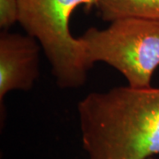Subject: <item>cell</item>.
Wrapping results in <instances>:
<instances>
[{"instance_id":"cell-2","label":"cell","mask_w":159,"mask_h":159,"mask_svg":"<svg viewBox=\"0 0 159 159\" xmlns=\"http://www.w3.org/2000/svg\"><path fill=\"white\" fill-rule=\"evenodd\" d=\"M19 23L39 43L60 89H74L85 84L92 67L81 43L70 29L74 11L97 8L98 0H18Z\"/></svg>"},{"instance_id":"cell-6","label":"cell","mask_w":159,"mask_h":159,"mask_svg":"<svg viewBox=\"0 0 159 159\" xmlns=\"http://www.w3.org/2000/svg\"><path fill=\"white\" fill-rule=\"evenodd\" d=\"M20 9L18 0H0V28L8 30L19 22Z\"/></svg>"},{"instance_id":"cell-5","label":"cell","mask_w":159,"mask_h":159,"mask_svg":"<svg viewBox=\"0 0 159 159\" xmlns=\"http://www.w3.org/2000/svg\"><path fill=\"white\" fill-rule=\"evenodd\" d=\"M97 9L108 22L125 18L159 20V0H98Z\"/></svg>"},{"instance_id":"cell-4","label":"cell","mask_w":159,"mask_h":159,"mask_svg":"<svg viewBox=\"0 0 159 159\" xmlns=\"http://www.w3.org/2000/svg\"><path fill=\"white\" fill-rule=\"evenodd\" d=\"M39 43L26 33L2 30L0 34V107L5 110L9 92L28 91L34 86L40 74Z\"/></svg>"},{"instance_id":"cell-7","label":"cell","mask_w":159,"mask_h":159,"mask_svg":"<svg viewBox=\"0 0 159 159\" xmlns=\"http://www.w3.org/2000/svg\"><path fill=\"white\" fill-rule=\"evenodd\" d=\"M148 159H159L158 157H150V158Z\"/></svg>"},{"instance_id":"cell-1","label":"cell","mask_w":159,"mask_h":159,"mask_svg":"<svg viewBox=\"0 0 159 159\" xmlns=\"http://www.w3.org/2000/svg\"><path fill=\"white\" fill-rule=\"evenodd\" d=\"M77 111L89 159L159 156V88L127 85L92 92L80 101Z\"/></svg>"},{"instance_id":"cell-3","label":"cell","mask_w":159,"mask_h":159,"mask_svg":"<svg viewBox=\"0 0 159 159\" xmlns=\"http://www.w3.org/2000/svg\"><path fill=\"white\" fill-rule=\"evenodd\" d=\"M78 38L91 66L104 63L119 71L130 87H152L159 66V20L119 19L105 29L89 28Z\"/></svg>"}]
</instances>
